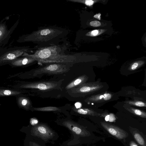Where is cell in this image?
I'll return each mask as SVG.
<instances>
[{"label": "cell", "instance_id": "obj_1", "mask_svg": "<svg viewBox=\"0 0 146 146\" xmlns=\"http://www.w3.org/2000/svg\"><path fill=\"white\" fill-rule=\"evenodd\" d=\"M61 50L60 48L53 44L38 48L33 54L25 53L22 56L33 58L39 64L75 62L77 58L75 55L66 54Z\"/></svg>", "mask_w": 146, "mask_h": 146}, {"label": "cell", "instance_id": "obj_2", "mask_svg": "<svg viewBox=\"0 0 146 146\" xmlns=\"http://www.w3.org/2000/svg\"><path fill=\"white\" fill-rule=\"evenodd\" d=\"M65 35V32L57 27H45L31 33L20 36L17 42L19 43L31 42L39 44L52 42Z\"/></svg>", "mask_w": 146, "mask_h": 146}, {"label": "cell", "instance_id": "obj_3", "mask_svg": "<svg viewBox=\"0 0 146 146\" xmlns=\"http://www.w3.org/2000/svg\"><path fill=\"white\" fill-rule=\"evenodd\" d=\"M60 81L35 82H17L14 85L8 86L13 88L24 90L37 89L44 91L58 89L60 88Z\"/></svg>", "mask_w": 146, "mask_h": 146}, {"label": "cell", "instance_id": "obj_4", "mask_svg": "<svg viewBox=\"0 0 146 146\" xmlns=\"http://www.w3.org/2000/svg\"><path fill=\"white\" fill-rule=\"evenodd\" d=\"M20 131L25 133L27 136L37 137L45 141L53 139L56 135L55 133L48 126L43 123L31 127H23Z\"/></svg>", "mask_w": 146, "mask_h": 146}, {"label": "cell", "instance_id": "obj_5", "mask_svg": "<svg viewBox=\"0 0 146 146\" xmlns=\"http://www.w3.org/2000/svg\"><path fill=\"white\" fill-rule=\"evenodd\" d=\"M33 48L29 46H15L0 49V66L5 65L25 53L32 51Z\"/></svg>", "mask_w": 146, "mask_h": 146}, {"label": "cell", "instance_id": "obj_6", "mask_svg": "<svg viewBox=\"0 0 146 146\" xmlns=\"http://www.w3.org/2000/svg\"><path fill=\"white\" fill-rule=\"evenodd\" d=\"M72 64L53 63L49 64L43 67L36 69L31 73L33 76L47 74H59L68 72L70 70V65Z\"/></svg>", "mask_w": 146, "mask_h": 146}, {"label": "cell", "instance_id": "obj_7", "mask_svg": "<svg viewBox=\"0 0 146 146\" xmlns=\"http://www.w3.org/2000/svg\"><path fill=\"white\" fill-rule=\"evenodd\" d=\"M8 19H9L8 17H5L0 21V49L7 43L11 35L19 23L18 20L9 29H8L6 24V21Z\"/></svg>", "mask_w": 146, "mask_h": 146}, {"label": "cell", "instance_id": "obj_8", "mask_svg": "<svg viewBox=\"0 0 146 146\" xmlns=\"http://www.w3.org/2000/svg\"><path fill=\"white\" fill-rule=\"evenodd\" d=\"M102 127L111 135L119 139H125L128 134L124 130L116 126L101 122Z\"/></svg>", "mask_w": 146, "mask_h": 146}, {"label": "cell", "instance_id": "obj_9", "mask_svg": "<svg viewBox=\"0 0 146 146\" xmlns=\"http://www.w3.org/2000/svg\"><path fill=\"white\" fill-rule=\"evenodd\" d=\"M62 124L75 135L82 137L89 136L88 132L83 127L72 121L69 120H65L63 121Z\"/></svg>", "mask_w": 146, "mask_h": 146}, {"label": "cell", "instance_id": "obj_10", "mask_svg": "<svg viewBox=\"0 0 146 146\" xmlns=\"http://www.w3.org/2000/svg\"><path fill=\"white\" fill-rule=\"evenodd\" d=\"M35 62L36 61L33 58L21 56L11 62L8 65L12 68L25 67L31 65Z\"/></svg>", "mask_w": 146, "mask_h": 146}, {"label": "cell", "instance_id": "obj_11", "mask_svg": "<svg viewBox=\"0 0 146 146\" xmlns=\"http://www.w3.org/2000/svg\"><path fill=\"white\" fill-rule=\"evenodd\" d=\"M26 92L27 91L24 90L0 87V97L10 96L16 97L20 95L23 94Z\"/></svg>", "mask_w": 146, "mask_h": 146}, {"label": "cell", "instance_id": "obj_12", "mask_svg": "<svg viewBox=\"0 0 146 146\" xmlns=\"http://www.w3.org/2000/svg\"><path fill=\"white\" fill-rule=\"evenodd\" d=\"M17 104L19 107L27 110L32 109V105L31 101L24 94L20 95L16 97Z\"/></svg>", "mask_w": 146, "mask_h": 146}, {"label": "cell", "instance_id": "obj_13", "mask_svg": "<svg viewBox=\"0 0 146 146\" xmlns=\"http://www.w3.org/2000/svg\"><path fill=\"white\" fill-rule=\"evenodd\" d=\"M85 79L84 76H81L74 79L66 86L65 89L69 90L80 86L83 82Z\"/></svg>", "mask_w": 146, "mask_h": 146}, {"label": "cell", "instance_id": "obj_14", "mask_svg": "<svg viewBox=\"0 0 146 146\" xmlns=\"http://www.w3.org/2000/svg\"><path fill=\"white\" fill-rule=\"evenodd\" d=\"M33 110L41 111H58L60 109L57 107L48 106L41 108H33Z\"/></svg>", "mask_w": 146, "mask_h": 146}, {"label": "cell", "instance_id": "obj_15", "mask_svg": "<svg viewBox=\"0 0 146 146\" xmlns=\"http://www.w3.org/2000/svg\"><path fill=\"white\" fill-rule=\"evenodd\" d=\"M24 146H42L34 140L33 137L27 136L25 140Z\"/></svg>", "mask_w": 146, "mask_h": 146}, {"label": "cell", "instance_id": "obj_16", "mask_svg": "<svg viewBox=\"0 0 146 146\" xmlns=\"http://www.w3.org/2000/svg\"><path fill=\"white\" fill-rule=\"evenodd\" d=\"M133 136L136 141L141 146H146L144 139L137 132L134 133Z\"/></svg>", "mask_w": 146, "mask_h": 146}, {"label": "cell", "instance_id": "obj_17", "mask_svg": "<svg viewBox=\"0 0 146 146\" xmlns=\"http://www.w3.org/2000/svg\"><path fill=\"white\" fill-rule=\"evenodd\" d=\"M67 1L74 3H82L89 7L92 6L94 3L98 1L92 0H68Z\"/></svg>", "mask_w": 146, "mask_h": 146}, {"label": "cell", "instance_id": "obj_18", "mask_svg": "<svg viewBox=\"0 0 146 146\" xmlns=\"http://www.w3.org/2000/svg\"><path fill=\"white\" fill-rule=\"evenodd\" d=\"M106 31V29H96L90 31L86 34L87 36H95L101 34Z\"/></svg>", "mask_w": 146, "mask_h": 146}, {"label": "cell", "instance_id": "obj_19", "mask_svg": "<svg viewBox=\"0 0 146 146\" xmlns=\"http://www.w3.org/2000/svg\"><path fill=\"white\" fill-rule=\"evenodd\" d=\"M78 113L82 115H86L88 114V111L86 110L80 108L76 110H74Z\"/></svg>", "mask_w": 146, "mask_h": 146}, {"label": "cell", "instance_id": "obj_20", "mask_svg": "<svg viewBox=\"0 0 146 146\" xmlns=\"http://www.w3.org/2000/svg\"><path fill=\"white\" fill-rule=\"evenodd\" d=\"M90 24L91 26L94 27H99L101 25L100 22L97 21H92L90 23Z\"/></svg>", "mask_w": 146, "mask_h": 146}, {"label": "cell", "instance_id": "obj_21", "mask_svg": "<svg viewBox=\"0 0 146 146\" xmlns=\"http://www.w3.org/2000/svg\"><path fill=\"white\" fill-rule=\"evenodd\" d=\"M133 111L136 115L145 117V115H143L142 112L140 110L136 109L134 110Z\"/></svg>", "mask_w": 146, "mask_h": 146}, {"label": "cell", "instance_id": "obj_22", "mask_svg": "<svg viewBox=\"0 0 146 146\" xmlns=\"http://www.w3.org/2000/svg\"><path fill=\"white\" fill-rule=\"evenodd\" d=\"M134 104L138 106L143 107L145 106V104L142 102H137L134 103Z\"/></svg>", "mask_w": 146, "mask_h": 146}, {"label": "cell", "instance_id": "obj_23", "mask_svg": "<svg viewBox=\"0 0 146 146\" xmlns=\"http://www.w3.org/2000/svg\"><path fill=\"white\" fill-rule=\"evenodd\" d=\"M38 122V121L35 118H32L30 120V123L31 125H32L33 126L36 125V124Z\"/></svg>", "mask_w": 146, "mask_h": 146}, {"label": "cell", "instance_id": "obj_24", "mask_svg": "<svg viewBox=\"0 0 146 146\" xmlns=\"http://www.w3.org/2000/svg\"><path fill=\"white\" fill-rule=\"evenodd\" d=\"M139 65V64L137 62L134 63L131 66V69L132 70H135L137 68Z\"/></svg>", "mask_w": 146, "mask_h": 146}, {"label": "cell", "instance_id": "obj_25", "mask_svg": "<svg viewBox=\"0 0 146 146\" xmlns=\"http://www.w3.org/2000/svg\"><path fill=\"white\" fill-rule=\"evenodd\" d=\"M75 105L77 109L79 108L81 106V104L80 102H77L75 104Z\"/></svg>", "mask_w": 146, "mask_h": 146}, {"label": "cell", "instance_id": "obj_26", "mask_svg": "<svg viewBox=\"0 0 146 146\" xmlns=\"http://www.w3.org/2000/svg\"><path fill=\"white\" fill-rule=\"evenodd\" d=\"M110 116L108 115L106 116L105 118V119L106 121H110Z\"/></svg>", "mask_w": 146, "mask_h": 146}, {"label": "cell", "instance_id": "obj_27", "mask_svg": "<svg viewBox=\"0 0 146 146\" xmlns=\"http://www.w3.org/2000/svg\"><path fill=\"white\" fill-rule=\"evenodd\" d=\"M130 146H138L133 141H131L130 144Z\"/></svg>", "mask_w": 146, "mask_h": 146}, {"label": "cell", "instance_id": "obj_28", "mask_svg": "<svg viewBox=\"0 0 146 146\" xmlns=\"http://www.w3.org/2000/svg\"><path fill=\"white\" fill-rule=\"evenodd\" d=\"M105 97L104 96V95H101L100 96V98L101 99L103 98H105Z\"/></svg>", "mask_w": 146, "mask_h": 146}]
</instances>
